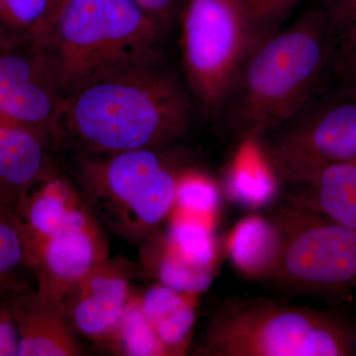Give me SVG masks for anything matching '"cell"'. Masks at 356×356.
Masks as SVG:
<instances>
[{"instance_id":"24","label":"cell","mask_w":356,"mask_h":356,"mask_svg":"<svg viewBox=\"0 0 356 356\" xmlns=\"http://www.w3.org/2000/svg\"><path fill=\"white\" fill-rule=\"evenodd\" d=\"M220 191L212 178L204 173L184 168L178 177L175 204L189 216H208L217 210Z\"/></svg>"},{"instance_id":"4","label":"cell","mask_w":356,"mask_h":356,"mask_svg":"<svg viewBox=\"0 0 356 356\" xmlns=\"http://www.w3.org/2000/svg\"><path fill=\"white\" fill-rule=\"evenodd\" d=\"M207 356H353L356 327L341 314L266 298L218 309L197 350Z\"/></svg>"},{"instance_id":"15","label":"cell","mask_w":356,"mask_h":356,"mask_svg":"<svg viewBox=\"0 0 356 356\" xmlns=\"http://www.w3.org/2000/svg\"><path fill=\"white\" fill-rule=\"evenodd\" d=\"M287 188L289 203L356 229V161L327 166L308 181Z\"/></svg>"},{"instance_id":"30","label":"cell","mask_w":356,"mask_h":356,"mask_svg":"<svg viewBox=\"0 0 356 356\" xmlns=\"http://www.w3.org/2000/svg\"><path fill=\"white\" fill-rule=\"evenodd\" d=\"M67 0H50V7H49V17H48V23L50 22L51 18L56 15V13L60 10V7L64 6L65 2ZM47 23V25H48ZM47 27V26H46Z\"/></svg>"},{"instance_id":"26","label":"cell","mask_w":356,"mask_h":356,"mask_svg":"<svg viewBox=\"0 0 356 356\" xmlns=\"http://www.w3.org/2000/svg\"><path fill=\"white\" fill-rule=\"evenodd\" d=\"M332 81L356 86V30L336 34Z\"/></svg>"},{"instance_id":"18","label":"cell","mask_w":356,"mask_h":356,"mask_svg":"<svg viewBox=\"0 0 356 356\" xmlns=\"http://www.w3.org/2000/svg\"><path fill=\"white\" fill-rule=\"evenodd\" d=\"M241 147L227 170L225 191L231 200L245 207H264L277 196L281 184L254 142L245 143Z\"/></svg>"},{"instance_id":"8","label":"cell","mask_w":356,"mask_h":356,"mask_svg":"<svg viewBox=\"0 0 356 356\" xmlns=\"http://www.w3.org/2000/svg\"><path fill=\"white\" fill-rule=\"evenodd\" d=\"M281 250L271 282L292 291L343 298L356 288V229L290 203L273 215Z\"/></svg>"},{"instance_id":"9","label":"cell","mask_w":356,"mask_h":356,"mask_svg":"<svg viewBox=\"0 0 356 356\" xmlns=\"http://www.w3.org/2000/svg\"><path fill=\"white\" fill-rule=\"evenodd\" d=\"M65 97L38 40L0 49V121L60 140Z\"/></svg>"},{"instance_id":"5","label":"cell","mask_w":356,"mask_h":356,"mask_svg":"<svg viewBox=\"0 0 356 356\" xmlns=\"http://www.w3.org/2000/svg\"><path fill=\"white\" fill-rule=\"evenodd\" d=\"M168 149V147H166ZM166 149H140L77 161L79 191L96 220L115 235L142 243L175 204L179 168Z\"/></svg>"},{"instance_id":"17","label":"cell","mask_w":356,"mask_h":356,"mask_svg":"<svg viewBox=\"0 0 356 356\" xmlns=\"http://www.w3.org/2000/svg\"><path fill=\"white\" fill-rule=\"evenodd\" d=\"M281 233L270 218L252 216L238 222L229 241V257L240 273L257 280H270L277 266Z\"/></svg>"},{"instance_id":"21","label":"cell","mask_w":356,"mask_h":356,"mask_svg":"<svg viewBox=\"0 0 356 356\" xmlns=\"http://www.w3.org/2000/svg\"><path fill=\"white\" fill-rule=\"evenodd\" d=\"M29 236L17 211L0 205V293L29 285Z\"/></svg>"},{"instance_id":"12","label":"cell","mask_w":356,"mask_h":356,"mask_svg":"<svg viewBox=\"0 0 356 356\" xmlns=\"http://www.w3.org/2000/svg\"><path fill=\"white\" fill-rule=\"evenodd\" d=\"M8 298L19 332L18 356L83 355L60 304L30 285L11 290Z\"/></svg>"},{"instance_id":"27","label":"cell","mask_w":356,"mask_h":356,"mask_svg":"<svg viewBox=\"0 0 356 356\" xmlns=\"http://www.w3.org/2000/svg\"><path fill=\"white\" fill-rule=\"evenodd\" d=\"M134 2L168 33L179 20L185 0H134Z\"/></svg>"},{"instance_id":"3","label":"cell","mask_w":356,"mask_h":356,"mask_svg":"<svg viewBox=\"0 0 356 356\" xmlns=\"http://www.w3.org/2000/svg\"><path fill=\"white\" fill-rule=\"evenodd\" d=\"M165 34L134 0H67L38 42L65 97L103 77L163 62Z\"/></svg>"},{"instance_id":"11","label":"cell","mask_w":356,"mask_h":356,"mask_svg":"<svg viewBox=\"0 0 356 356\" xmlns=\"http://www.w3.org/2000/svg\"><path fill=\"white\" fill-rule=\"evenodd\" d=\"M135 273L136 266L122 257H108L86 273L62 303L74 334L99 343L132 298Z\"/></svg>"},{"instance_id":"16","label":"cell","mask_w":356,"mask_h":356,"mask_svg":"<svg viewBox=\"0 0 356 356\" xmlns=\"http://www.w3.org/2000/svg\"><path fill=\"white\" fill-rule=\"evenodd\" d=\"M137 296L143 312L170 355H185L195 325L192 298L195 295L178 292L159 283Z\"/></svg>"},{"instance_id":"2","label":"cell","mask_w":356,"mask_h":356,"mask_svg":"<svg viewBox=\"0 0 356 356\" xmlns=\"http://www.w3.org/2000/svg\"><path fill=\"white\" fill-rule=\"evenodd\" d=\"M191 96L163 62L117 72L65 96L60 140L89 154L166 149L189 132Z\"/></svg>"},{"instance_id":"14","label":"cell","mask_w":356,"mask_h":356,"mask_svg":"<svg viewBox=\"0 0 356 356\" xmlns=\"http://www.w3.org/2000/svg\"><path fill=\"white\" fill-rule=\"evenodd\" d=\"M17 213L31 240L48 238L93 215L79 188L58 172L28 194Z\"/></svg>"},{"instance_id":"7","label":"cell","mask_w":356,"mask_h":356,"mask_svg":"<svg viewBox=\"0 0 356 356\" xmlns=\"http://www.w3.org/2000/svg\"><path fill=\"white\" fill-rule=\"evenodd\" d=\"M254 143L286 187L327 166L356 161V86L332 81L303 111Z\"/></svg>"},{"instance_id":"25","label":"cell","mask_w":356,"mask_h":356,"mask_svg":"<svg viewBox=\"0 0 356 356\" xmlns=\"http://www.w3.org/2000/svg\"><path fill=\"white\" fill-rule=\"evenodd\" d=\"M259 42L283 28L304 0H238Z\"/></svg>"},{"instance_id":"22","label":"cell","mask_w":356,"mask_h":356,"mask_svg":"<svg viewBox=\"0 0 356 356\" xmlns=\"http://www.w3.org/2000/svg\"><path fill=\"white\" fill-rule=\"evenodd\" d=\"M50 0H0V49L36 41L48 23Z\"/></svg>"},{"instance_id":"1","label":"cell","mask_w":356,"mask_h":356,"mask_svg":"<svg viewBox=\"0 0 356 356\" xmlns=\"http://www.w3.org/2000/svg\"><path fill=\"white\" fill-rule=\"evenodd\" d=\"M336 34L322 7L259 44L217 119L240 145L257 142L313 102L334 79Z\"/></svg>"},{"instance_id":"19","label":"cell","mask_w":356,"mask_h":356,"mask_svg":"<svg viewBox=\"0 0 356 356\" xmlns=\"http://www.w3.org/2000/svg\"><path fill=\"white\" fill-rule=\"evenodd\" d=\"M140 257L146 273L159 284L185 294L196 296L206 291L214 278V268L193 266L180 259L166 248L158 233L145 241Z\"/></svg>"},{"instance_id":"6","label":"cell","mask_w":356,"mask_h":356,"mask_svg":"<svg viewBox=\"0 0 356 356\" xmlns=\"http://www.w3.org/2000/svg\"><path fill=\"white\" fill-rule=\"evenodd\" d=\"M182 65L192 99L217 120L243 63L261 44L238 0H185Z\"/></svg>"},{"instance_id":"13","label":"cell","mask_w":356,"mask_h":356,"mask_svg":"<svg viewBox=\"0 0 356 356\" xmlns=\"http://www.w3.org/2000/svg\"><path fill=\"white\" fill-rule=\"evenodd\" d=\"M50 146L40 134L0 121V205L18 211L37 185L57 172Z\"/></svg>"},{"instance_id":"10","label":"cell","mask_w":356,"mask_h":356,"mask_svg":"<svg viewBox=\"0 0 356 356\" xmlns=\"http://www.w3.org/2000/svg\"><path fill=\"white\" fill-rule=\"evenodd\" d=\"M108 257V243L95 215L48 238H29V268L37 289L60 305L76 283Z\"/></svg>"},{"instance_id":"28","label":"cell","mask_w":356,"mask_h":356,"mask_svg":"<svg viewBox=\"0 0 356 356\" xmlns=\"http://www.w3.org/2000/svg\"><path fill=\"white\" fill-rule=\"evenodd\" d=\"M9 292L0 293V356H18L19 332L14 321Z\"/></svg>"},{"instance_id":"29","label":"cell","mask_w":356,"mask_h":356,"mask_svg":"<svg viewBox=\"0 0 356 356\" xmlns=\"http://www.w3.org/2000/svg\"><path fill=\"white\" fill-rule=\"evenodd\" d=\"M322 8L334 34L356 30V0H324Z\"/></svg>"},{"instance_id":"23","label":"cell","mask_w":356,"mask_h":356,"mask_svg":"<svg viewBox=\"0 0 356 356\" xmlns=\"http://www.w3.org/2000/svg\"><path fill=\"white\" fill-rule=\"evenodd\" d=\"M161 238L166 248L184 261L214 268L216 242L207 225L200 220L189 215L177 218Z\"/></svg>"},{"instance_id":"20","label":"cell","mask_w":356,"mask_h":356,"mask_svg":"<svg viewBox=\"0 0 356 356\" xmlns=\"http://www.w3.org/2000/svg\"><path fill=\"white\" fill-rule=\"evenodd\" d=\"M96 344L119 355H170L168 348L159 341L135 294L113 329Z\"/></svg>"}]
</instances>
